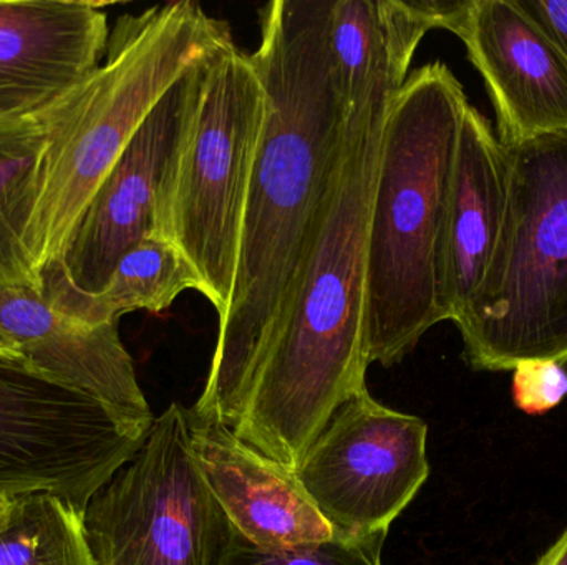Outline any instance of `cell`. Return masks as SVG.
<instances>
[{
  "label": "cell",
  "mask_w": 567,
  "mask_h": 565,
  "mask_svg": "<svg viewBox=\"0 0 567 565\" xmlns=\"http://www.w3.org/2000/svg\"><path fill=\"white\" fill-rule=\"evenodd\" d=\"M332 0H272L251 53L266 118L243 219L231 304L195 417L235 430L281 324L332 186L349 106L329 50Z\"/></svg>",
  "instance_id": "6da1fadb"
},
{
  "label": "cell",
  "mask_w": 567,
  "mask_h": 565,
  "mask_svg": "<svg viewBox=\"0 0 567 565\" xmlns=\"http://www.w3.org/2000/svg\"><path fill=\"white\" fill-rule=\"evenodd\" d=\"M400 88L377 82L349 108L312 244L233 430L290 471L337 408L367 388V229L383 123Z\"/></svg>",
  "instance_id": "7a4b0ae2"
},
{
  "label": "cell",
  "mask_w": 567,
  "mask_h": 565,
  "mask_svg": "<svg viewBox=\"0 0 567 565\" xmlns=\"http://www.w3.org/2000/svg\"><path fill=\"white\" fill-rule=\"evenodd\" d=\"M465 90L443 62L410 73L383 123L365 258V355L400 364L450 321L445 255Z\"/></svg>",
  "instance_id": "3957f363"
},
{
  "label": "cell",
  "mask_w": 567,
  "mask_h": 565,
  "mask_svg": "<svg viewBox=\"0 0 567 565\" xmlns=\"http://www.w3.org/2000/svg\"><path fill=\"white\" fill-rule=\"evenodd\" d=\"M229 35L228 23L189 0L125 13L110 32L105 62L40 113L45 143L27 234L40 278L62 258L96 189L159 98Z\"/></svg>",
  "instance_id": "277c9868"
},
{
  "label": "cell",
  "mask_w": 567,
  "mask_h": 565,
  "mask_svg": "<svg viewBox=\"0 0 567 565\" xmlns=\"http://www.w3.org/2000/svg\"><path fill=\"white\" fill-rule=\"evenodd\" d=\"M505 148L502 231L485 279L455 325L476 370L567 364V129Z\"/></svg>",
  "instance_id": "5b68a950"
},
{
  "label": "cell",
  "mask_w": 567,
  "mask_h": 565,
  "mask_svg": "<svg viewBox=\"0 0 567 565\" xmlns=\"http://www.w3.org/2000/svg\"><path fill=\"white\" fill-rule=\"evenodd\" d=\"M266 118V90L252 56L233 35L206 59L205 85L166 196L162 238L202 279L219 321L231 304L243 219Z\"/></svg>",
  "instance_id": "8992f818"
},
{
  "label": "cell",
  "mask_w": 567,
  "mask_h": 565,
  "mask_svg": "<svg viewBox=\"0 0 567 565\" xmlns=\"http://www.w3.org/2000/svg\"><path fill=\"white\" fill-rule=\"evenodd\" d=\"M153 425L0 355V500L52 494L85 514Z\"/></svg>",
  "instance_id": "52a82bcc"
},
{
  "label": "cell",
  "mask_w": 567,
  "mask_h": 565,
  "mask_svg": "<svg viewBox=\"0 0 567 565\" xmlns=\"http://www.w3.org/2000/svg\"><path fill=\"white\" fill-rule=\"evenodd\" d=\"M83 523L96 565H218L231 524L193 461L188 408L172 404L156 418Z\"/></svg>",
  "instance_id": "ba28073f"
},
{
  "label": "cell",
  "mask_w": 567,
  "mask_h": 565,
  "mask_svg": "<svg viewBox=\"0 0 567 565\" xmlns=\"http://www.w3.org/2000/svg\"><path fill=\"white\" fill-rule=\"evenodd\" d=\"M212 52L193 63L146 116L76 222L62 258L43 272V295L100 294L128 249L162 236L166 196Z\"/></svg>",
  "instance_id": "9c48e42d"
},
{
  "label": "cell",
  "mask_w": 567,
  "mask_h": 565,
  "mask_svg": "<svg viewBox=\"0 0 567 565\" xmlns=\"http://www.w3.org/2000/svg\"><path fill=\"white\" fill-rule=\"evenodd\" d=\"M426 437L422 418L365 388L337 408L293 473L339 536L389 533L429 480Z\"/></svg>",
  "instance_id": "30bf717a"
},
{
  "label": "cell",
  "mask_w": 567,
  "mask_h": 565,
  "mask_svg": "<svg viewBox=\"0 0 567 565\" xmlns=\"http://www.w3.org/2000/svg\"><path fill=\"white\" fill-rule=\"evenodd\" d=\"M456 36L485 80L503 146L567 129L565 46L522 0H472Z\"/></svg>",
  "instance_id": "8fae6325"
},
{
  "label": "cell",
  "mask_w": 567,
  "mask_h": 565,
  "mask_svg": "<svg viewBox=\"0 0 567 565\" xmlns=\"http://www.w3.org/2000/svg\"><path fill=\"white\" fill-rule=\"evenodd\" d=\"M110 32L103 3L0 2V123L39 116L89 79Z\"/></svg>",
  "instance_id": "7c38bea8"
},
{
  "label": "cell",
  "mask_w": 567,
  "mask_h": 565,
  "mask_svg": "<svg viewBox=\"0 0 567 565\" xmlns=\"http://www.w3.org/2000/svg\"><path fill=\"white\" fill-rule=\"evenodd\" d=\"M0 331L33 370L120 414L156 420L118 324H89L50 305L42 289L6 285L0 287Z\"/></svg>",
  "instance_id": "4fadbf2b"
},
{
  "label": "cell",
  "mask_w": 567,
  "mask_h": 565,
  "mask_svg": "<svg viewBox=\"0 0 567 565\" xmlns=\"http://www.w3.org/2000/svg\"><path fill=\"white\" fill-rule=\"evenodd\" d=\"M189 450L233 530L259 547L323 543L339 536L293 471L259 453L231 428L188 408Z\"/></svg>",
  "instance_id": "5bb4252c"
},
{
  "label": "cell",
  "mask_w": 567,
  "mask_h": 565,
  "mask_svg": "<svg viewBox=\"0 0 567 565\" xmlns=\"http://www.w3.org/2000/svg\"><path fill=\"white\" fill-rule=\"evenodd\" d=\"M508 198V153L485 116L466 106L456 146L446 226L450 321L465 311L495 254Z\"/></svg>",
  "instance_id": "9a60e30c"
},
{
  "label": "cell",
  "mask_w": 567,
  "mask_h": 565,
  "mask_svg": "<svg viewBox=\"0 0 567 565\" xmlns=\"http://www.w3.org/2000/svg\"><path fill=\"white\" fill-rule=\"evenodd\" d=\"M435 30L419 0H332L329 50L347 106L377 82L402 86L422 40Z\"/></svg>",
  "instance_id": "2e32d148"
},
{
  "label": "cell",
  "mask_w": 567,
  "mask_h": 565,
  "mask_svg": "<svg viewBox=\"0 0 567 565\" xmlns=\"http://www.w3.org/2000/svg\"><path fill=\"white\" fill-rule=\"evenodd\" d=\"M202 292V279L178 245L162 236L143 239L116 262L96 295H43L60 312L89 324H118L130 312L172 307L185 291Z\"/></svg>",
  "instance_id": "e0dca14e"
},
{
  "label": "cell",
  "mask_w": 567,
  "mask_h": 565,
  "mask_svg": "<svg viewBox=\"0 0 567 565\" xmlns=\"http://www.w3.org/2000/svg\"><path fill=\"white\" fill-rule=\"evenodd\" d=\"M43 143L39 116L0 123V287L42 289L27 234L39 195Z\"/></svg>",
  "instance_id": "ac0fdd59"
},
{
  "label": "cell",
  "mask_w": 567,
  "mask_h": 565,
  "mask_svg": "<svg viewBox=\"0 0 567 565\" xmlns=\"http://www.w3.org/2000/svg\"><path fill=\"white\" fill-rule=\"evenodd\" d=\"M0 565H96L83 513L52 494L7 501L0 510Z\"/></svg>",
  "instance_id": "d6986e66"
},
{
  "label": "cell",
  "mask_w": 567,
  "mask_h": 565,
  "mask_svg": "<svg viewBox=\"0 0 567 565\" xmlns=\"http://www.w3.org/2000/svg\"><path fill=\"white\" fill-rule=\"evenodd\" d=\"M386 533L337 536L323 543L259 547L233 530L218 565H383Z\"/></svg>",
  "instance_id": "ffe728a7"
},
{
  "label": "cell",
  "mask_w": 567,
  "mask_h": 565,
  "mask_svg": "<svg viewBox=\"0 0 567 565\" xmlns=\"http://www.w3.org/2000/svg\"><path fill=\"white\" fill-rule=\"evenodd\" d=\"M567 395V372L556 362H525L515 368L513 400L528 415H545Z\"/></svg>",
  "instance_id": "44dd1931"
},
{
  "label": "cell",
  "mask_w": 567,
  "mask_h": 565,
  "mask_svg": "<svg viewBox=\"0 0 567 565\" xmlns=\"http://www.w3.org/2000/svg\"><path fill=\"white\" fill-rule=\"evenodd\" d=\"M525 9L545 23L567 53V0H522Z\"/></svg>",
  "instance_id": "7402d4cb"
},
{
  "label": "cell",
  "mask_w": 567,
  "mask_h": 565,
  "mask_svg": "<svg viewBox=\"0 0 567 565\" xmlns=\"http://www.w3.org/2000/svg\"><path fill=\"white\" fill-rule=\"evenodd\" d=\"M536 565H567V531L546 551Z\"/></svg>",
  "instance_id": "603a6c76"
},
{
  "label": "cell",
  "mask_w": 567,
  "mask_h": 565,
  "mask_svg": "<svg viewBox=\"0 0 567 565\" xmlns=\"http://www.w3.org/2000/svg\"><path fill=\"white\" fill-rule=\"evenodd\" d=\"M0 355H7V357H20L16 345H13L12 342L3 335L2 331H0Z\"/></svg>",
  "instance_id": "cb8c5ba5"
},
{
  "label": "cell",
  "mask_w": 567,
  "mask_h": 565,
  "mask_svg": "<svg viewBox=\"0 0 567 565\" xmlns=\"http://www.w3.org/2000/svg\"><path fill=\"white\" fill-rule=\"evenodd\" d=\"M7 501L0 500V510H2L3 506H6Z\"/></svg>",
  "instance_id": "d4e9b609"
}]
</instances>
